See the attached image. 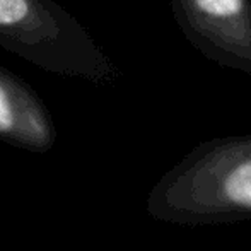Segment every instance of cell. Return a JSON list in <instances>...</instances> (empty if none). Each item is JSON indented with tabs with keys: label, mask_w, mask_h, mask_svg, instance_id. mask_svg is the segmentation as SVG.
<instances>
[{
	"label": "cell",
	"mask_w": 251,
	"mask_h": 251,
	"mask_svg": "<svg viewBox=\"0 0 251 251\" xmlns=\"http://www.w3.org/2000/svg\"><path fill=\"white\" fill-rule=\"evenodd\" d=\"M0 140L36 154L51 151L56 142L50 109L29 84L5 67H0Z\"/></svg>",
	"instance_id": "4"
},
{
	"label": "cell",
	"mask_w": 251,
	"mask_h": 251,
	"mask_svg": "<svg viewBox=\"0 0 251 251\" xmlns=\"http://www.w3.org/2000/svg\"><path fill=\"white\" fill-rule=\"evenodd\" d=\"M183 36L205 58L251 75V0H169Z\"/></svg>",
	"instance_id": "3"
},
{
	"label": "cell",
	"mask_w": 251,
	"mask_h": 251,
	"mask_svg": "<svg viewBox=\"0 0 251 251\" xmlns=\"http://www.w3.org/2000/svg\"><path fill=\"white\" fill-rule=\"evenodd\" d=\"M146 212L183 227L251 221V132L197 144L152 186Z\"/></svg>",
	"instance_id": "1"
},
{
	"label": "cell",
	"mask_w": 251,
	"mask_h": 251,
	"mask_svg": "<svg viewBox=\"0 0 251 251\" xmlns=\"http://www.w3.org/2000/svg\"><path fill=\"white\" fill-rule=\"evenodd\" d=\"M0 48L45 72L108 86L120 75L89 31L55 0H0Z\"/></svg>",
	"instance_id": "2"
}]
</instances>
